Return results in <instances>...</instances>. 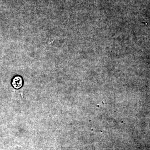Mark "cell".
<instances>
[{
	"label": "cell",
	"instance_id": "obj_1",
	"mask_svg": "<svg viewBox=\"0 0 150 150\" xmlns=\"http://www.w3.org/2000/svg\"><path fill=\"white\" fill-rule=\"evenodd\" d=\"M12 85L17 89L21 87L22 85V80L21 77L20 76L15 77L12 81Z\"/></svg>",
	"mask_w": 150,
	"mask_h": 150
}]
</instances>
